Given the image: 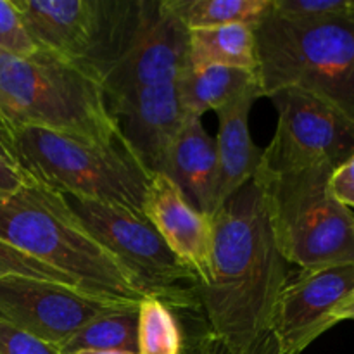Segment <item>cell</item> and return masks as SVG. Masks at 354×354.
<instances>
[{
	"label": "cell",
	"instance_id": "cell-1",
	"mask_svg": "<svg viewBox=\"0 0 354 354\" xmlns=\"http://www.w3.org/2000/svg\"><path fill=\"white\" fill-rule=\"evenodd\" d=\"M211 277L201 286L209 330L245 346L270 330L280 292L289 280L261 187L254 178L211 218Z\"/></svg>",
	"mask_w": 354,
	"mask_h": 354
},
{
	"label": "cell",
	"instance_id": "cell-2",
	"mask_svg": "<svg viewBox=\"0 0 354 354\" xmlns=\"http://www.w3.org/2000/svg\"><path fill=\"white\" fill-rule=\"evenodd\" d=\"M0 241L57 270L86 294L128 304L145 297L130 272L76 220L61 194L33 180L0 190Z\"/></svg>",
	"mask_w": 354,
	"mask_h": 354
},
{
	"label": "cell",
	"instance_id": "cell-3",
	"mask_svg": "<svg viewBox=\"0 0 354 354\" xmlns=\"http://www.w3.org/2000/svg\"><path fill=\"white\" fill-rule=\"evenodd\" d=\"M0 120L100 144L121 135L102 85L41 48L30 57L0 50Z\"/></svg>",
	"mask_w": 354,
	"mask_h": 354
},
{
	"label": "cell",
	"instance_id": "cell-4",
	"mask_svg": "<svg viewBox=\"0 0 354 354\" xmlns=\"http://www.w3.org/2000/svg\"><path fill=\"white\" fill-rule=\"evenodd\" d=\"M254 37L263 97L301 88L354 120V19H292L270 9Z\"/></svg>",
	"mask_w": 354,
	"mask_h": 354
},
{
	"label": "cell",
	"instance_id": "cell-5",
	"mask_svg": "<svg viewBox=\"0 0 354 354\" xmlns=\"http://www.w3.org/2000/svg\"><path fill=\"white\" fill-rule=\"evenodd\" d=\"M14 161L33 182L59 194L123 206L144 214L152 173L123 135L113 142L83 140L44 128H14Z\"/></svg>",
	"mask_w": 354,
	"mask_h": 354
},
{
	"label": "cell",
	"instance_id": "cell-6",
	"mask_svg": "<svg viewBox=\"0 0 354 354\" xmlns=\"http://www.w3.org/2000/svg\"><path fill=\"white\" fill-rule=\"evenodd\" d=\"M332 171L328 166L256 169L280 252L301 270L354 265V213L330 194Z\"/></svg>",
	"mask_w": 354,
	"mask_h": 354
},
{
	"label": "cell",
	"instance_id": "cell-7",
	"mask_svg": "<svg viewBox=\"0 0 354 354\" xmlns=\"http://www.w3.org/2000/svg\"><path fill=\"white\" fill-rule=\"evenodd\" d=\"M38 48L102 83L133 41L145 0H12Z\"/></svg>",
	"mask_w": 354,
	"mask_h": 354
},
{
	"label": "cell",
	"instance_id": "cell-8",
	"mask_svg": "<svg viewBox=\"0 0 354 354\" xmlns=\"http://www.w3.org/2000/svg\"><path fill=\"white\" fill-rule=\"evenodd\" d=\"M86 232L130 272L145 297L178 308L201 306V282L140 213L123 206L61 194Z\"/></svg>",
	"mask_w": 354,
	"mask_h": 354
},
{
	"label": "cell",
	"instance_id": "cell-9",
	"mask_svg": "<svg viewBox=\"0 0 354 354\" xmlns=\"http://www.w3.org/2000/svg\"><path fill=\"white\" fill-rule=\"evenodd\" d=\"M268 99L279 113V123L258 169H335L354 154V120L337 106L301 88H283Z\"/></svg>",
	"mask_w": 354,
	"mask_h": 354
},
{
	"label": "cell",
	"instance_id": "cell-10",
	"mask_svg": "<svg viewBox=\"0 0 354 354\" xmlns=\"http://www.w3.org/2000/svg\"><path fill=\"white\" fill-rule=\"evenodd\" d=\"M124 306L138 304L104 299L52 280L21 275L0 279V320L57 349L88 322Z\"/></svg>",
	"mask_w": 354,
	"mask_h": 354
},
{
	"label": "cell",
	"instance_id": "cell-11",
	"mask_svg": "<svg viewBox=\"0 0 354 354\" xmlns=\"http://www.w3.org/2000/svg\"><path fill=\"white\" fill-rule=\"evenodd\" d=\"M189 30L165 0H145L144 16L123 57L102 78L107 104H114L147 86L175 83L187 62Z\"/></svg>",
	"mask_w": 354,
	"mask_h": 354
},
{
	"label": "cell",
	"instance_id": "cell-12",
	"mask_svg": "<svg viewBox=\"0 0 354 354\" xmlns=\"http://www.w3.org/2000/svg\"><path fill=\"white\" fill-rule=\"evenodd\" d=\"M354 294V265L301 270L280 292L270 330L286 354H301L335 325V313Z\"/></svg>",
	"mask_w": 354,
	"mask_h": 354
},
{
	"label": "cell",
	"instance_id": "cell-13",
	"mask_svg": "<svg viewBox=\"0 0 354 354\" xmlns=\"http://www.w3.org/2000/svg\"><path fill=\"white\" fill-rule=\"evenodd\" d=\"M144 216L151 221L173 254L189 266L201 286L211 277L213 221L187 201L169 176L152 173L144 199Z\"/></svg>",
	"mask_w": 354,
	"mask_h": 354
},
{
	"label": "cell",
	"instance_id": "cell-14",
	"mask_svg": "<svg viewBox=\"0 0 354 354\" xmlns=\"http://www.w3.org/2000/svg\"><path fill=\"white\" fill-rule=\"evenodd\" d=\"M121 135L151 173H162L173 138L187 114L175 83L147 86L109 106Z\"/></svg>",
	"mask_w": 354,
	"mask_h": 354
},
{
	"label": "cell",
	"instance_id": "cell-15",
	"mask_svg": "<svg viewBox=\"0 0 354 354\" xmlns=\"http://www.w3.org/2000/svg\"><path fill=\"white\" fill-rule=\"evenodd\" d=\"M162 175L178 185L190 204L206 216L218 211V156L203 118L187 114L169 145Z\"/></svg>",
	"mask_w": 354,
	"mask_h": 354
},
{
	"label": "cell",
	"instance_id": "cell-16",
	"mask_svg": "<svg viewBox=\"0 0 354 354\" xmlns=\"http://www.w3.org/2000/svg\"><path fill=\"white\" fill-rule=\"evenodd\" d=\"M263 97L259 82L235 99L216 109L218 135L214 138L218 156V209L256 175L263 151L252 142L249 114L256 100Z\"/></svg>",
	"mask_w": 354,
	"mask_h": 354
},
{
	"label": "cell",
	"instance_id": "cell-17",
	"mask_svg": "<svg viewBox=\"0 0 354 354\" xmlns=\"http://www.w3.org/2000/svg\"><path fill=\"white\" fill-rule=\"evenodd\" d=\"M187 62L194 69L223 66L256 71L254 28L249 24H225L189 30Z\"/></svg>",
	"mask_w": 354,
	"mask_h": 354
},
{
	"label": "cell",
	"instance_id": "cell-18",
	"mask_svg": "<svg viewBox=\"0 0 354 354\" xmlns=\"http://www.w3.org/2000/svg\"><path fill=\"white\" fill-rule=\"evenodd\" d=\"M254 83H258L256 71L223 66L199 69L187 66L175 82V86L183 113L203 118L204 113L220 109Z\"/></svg>",
	"mask_w": 354,
	"mask_h": 354
},
{
	"label": "cell",
	"instance_id": "cell-19",
	"mask_svg": "<svg viewBox=\"0 0 354 354\" xmlns=\"http://www.w3.org/2000/svg\"><path fill=\"white\" fill-rule=\"evenodd\" d=\"M62 354L80 351H120L138 354V306L107 311L80 328L66 344Z\"/></svg>",
	"mask_w": 354,
	"mask_h": 354
},
{
	"label": "cell",
	"instance_id": "cell-20",
	"mask_svg": "<svg viewBox=\"0 0 354 354\" xmlns=\"http://www.w3.org/2000/svg\"><path fill=\"white\" fill-rule=\"evenodd\" d=\"M187 30L249 24L256 28L272 9V0H165Z\"/></svg>",
	"mask_w": 354,
	"mask_h": 354
},
{
	"label": "cell",
	"instance_id": "cell-21",
	"mask_svg": "<svg viewBox=\"0 0 354 354\" xmlns=\"http://www.w3.org/2000/svg\"><path fill=\"white\" fill-rule=\"evenodd\" d=\"M182 332L168 304L156 297L138 303V354H182Z\"/></svg>",
	"mask_w": 354,
	"mask_h": 354
},
{
	"label": "cell",
	"instance_id": "cell-22",
	"mask_svg": "<svg viewBox=\"0 0 354 354\" xmlns=\"http://www.w3.org/2000/svg\"><path fill=\"white\" fill-rule=\"evenodd\" d=\"M272 10L292 19H354V0H272Z\"/></svg>",
	"mask_w": 354,
	"mask_h": 354
},
{
	"label": "cell",
	"instance_id": "cell-23",
	"mask_svg": "<svg viewBox=\"0 0 354 354\" xmlns=\"http://www.w3.org/2000/svg\"><path fill=\"white\" fill-rule=\"evenodd\" d=\"M0 50L17 57H30L38 52L12 0H0Z\"/></svg>",
	"mask_w": 354,
	"mask_h": 354
},
{
	"label": "cell",
	"instance_id": "cell-24",
	"mask_svg": "<svg viewBox=\"0 0 354 354\" xmlns=\"http://www.w3.org/2000/svg\"><path fill=\"white\" fill-rule=\"evenodd\" d=\"M10 275L52 280V282L78 287L71 279H68L66 275L59 273L57 270L35 261L33 258L23 254L21 251L14 249L12 245H9V244H6V242L0 241V279H2V277H10Z\"/></svg>",
	"mask_w": 354,
	"mask_h": 354
},
{
	"label": "cell",
	"instance_id": "cell-25",
	"mask_svg": "<svg viewBox=\"0 0 354 354\" xmlns=\"http://www.w3.org/2000/svg\"><path fill=\"white\" fill-rule=\"evenodd\" d=\"M190 354H286L280 348L279 341L272 330L265 332L254 341L245 346H232L214 335L213 332H206L194 342Z\"/></svg>",
	"mask_w": 354,
	"mask_h": 354
},
{
	"label": "cell",
	"instance_id": "cell-26",
	"mask_svg": "<svg viewBox=\"0 0 354 354\" xmlns=\"http://www.w3.org/2000/svg\"><path fill=\"white\" fill-rule=\"evenodd\" d=\"M0 354H62L55 346L47 344L7 322L0 320Z\"/></svg>",
	"mask_w": 354,
	"mask_h": 354
},
{
	"label": "cell",
	"instance_id": "cell-27",
	"mask_svg": "<svg viewBox=\"0 0 354 354\" xmlns=\"http://www.w3.org/2000/svg\"><path fill=\"white\" fill-rule=\"evenodd\" d=\"M328 189L342 206L354 207V154L332 171Z\"/></svg>",
	"mask_w": 354,
	"mask_h": 354
},
{
	"label": "cell",
	"instance_id": "cell-28",
	"mask_svg": "<svg viewBox=\"0 0 354 354\" xmlns=\"http://www.w3.org/2000/svg\"><path fill=\"white\" fill-rule=\"evenodd\" d=\"M28 180L30 178L19 168L0 158V190H14Z\"/></svg>",
	"mask_w": 354,
	"mask_h": 354
},
{
	"label": "cell",
	"instance_id": "cell-29",
	"mask_svg": "<svg viewBox=\"0 0 354 354\" xmlns=\"http://www.w3.org/2000/svg\"><path fill=\"white\" fill-rule=\"evenodd\" d=\"M0 158H3L6 161H9L10 165L16 166V161H14L12 131H10V128L7 127L2 120H0Z\"/></svg>",
	"mask_w": 354,
	"mask_h": 354
},
{
	"label": "cell",
	"instance_id": "cell-30",
	"mask_svg": "<svg viewBox=\"0 0 354 354\" xmlns=\"http://www.w3.org/2000/svg\"><path fill=\"white\" fill-rule=\"evenodd\" d=\"M349 311H354V294L351 297H349L348 301H346L344 304H342L341 306V310L337 311V313H335V324H339V322H341V317L344 313H349Z\"/></svg>",
	"mask_w": 354,
	"mask_h": 354
},
{
	"label": "cell",
	"instance_id": "cell-31",
	"mask_svg": "<svg viewBox=\"0 0 354 354\" xmlns=\"http://www.w3.org/2000/svg\"><path fill=\"white\" fill-rule=\"evenodd\" d=\"M75 354H131V353H120V351H80Z\"/></svg>",
	"mask_w": 354,
	"mask_h": 354
},
{
	"label": "cell",
	"instance_id": "cell-32",
	"mask_svg": "<svg viewBox=\"0 0 354 354\" xmlns=\"http://www.w3.org/2000/svg\"><path fill=\"white\" fill-rule=\"evenodd\" d=\"M344 320H354V311H349V313L342 315L341 322H344Z\"/></svg>",
	"mask_w": 354,
	"mask_h": 354
}]
</instances>
